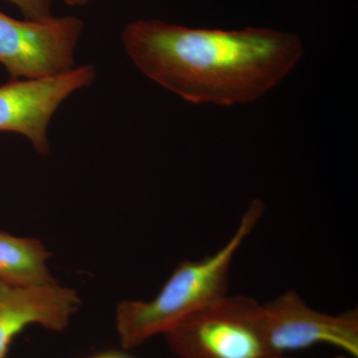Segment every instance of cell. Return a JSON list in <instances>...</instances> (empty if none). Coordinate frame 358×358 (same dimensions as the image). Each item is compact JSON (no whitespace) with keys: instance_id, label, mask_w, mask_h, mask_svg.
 <instances>
[{"instance_id":"6da1fadb","label":"cell","mask_w":358,"mask_h":358,"mask_svg":"<svg viewBox=\"0 0 358 358\" xmlns=\"http://www.w3.org/2000/svg\"><path fill=\"white\" fill-rule=\"evenodd\" d=\"M124 50L148 79L193 103H251L281 83L298 64L303 43L268 28L226 31L159 20L129 23Z\"/></svg>"},{"instance_id":"7a4b0ae2","label":"cell","mask_w":358,"mask_h":358,"mask_svg":"<svg viewBox=\"0 0 358 358\" xmlns=\"http://www.w3.org/2000/svg\"><path fill=\"white\" fill-rule=\"evenodd\" d=\"M265 205L253 200L228 243L201 261L179 264L154 300L120 303L117 327L124 348L166 334L178 322L227 294L233 259L262 218Z\"/></svg>"},{"instance_id":"3957f363","label":"cell","mask_w":358,"mask_h":358,"mask_svg":"<svg viewBox=\"0 0 358 358\" xmlns=\"http://www.w3.org/2000/svg\"><path fill=\"white\" fill-rule=\"evenodd\" d=\"M179 358H278L268 341L263 305L228 296L200 308L166 334Z\"/></svg>"},{"instance_id":"277c9868","label":"cell","mask_w":358,"mask_h":358,"mask_svg":"<svg viewBox=\"0 0 358 358\" xmlns=\"http://www.w3.org/2000/svg\"><path fill=\"white\" fill-rule=\"evenodd\" d=\"M84 29L74 16L17 20L0 11V64L13 79H43L75 68Z\"/></svg>"},{"instance_id":"5b68a950","label":"cell","mask_w":358,"mask_h":358,"mask_svg":"<svg viewBox=\"0 0 358 358\" xmlns=\"http://www.w3.org/2000/svg\"><path fill=\"white\" fill-rule=\"evenodd\" d=\"M91 65L43 79H13L0 86V131L26 136L39 154L50 150L47 129L66 99L95 79Z\"/></svg>"},{"instance_id":"8992f818","label":"cell","mask_w":358,"mask_h":358,"mask_svg":"<svg viewBox=\"0 0 358 358\" xmlns=\"http://www.w3.org/2000/svg\"><path fill=\"white\" fill-rule=\"evenodd\" d=\"M263 308L268 341L278 355L329 345L358 357L357 310L338 315L317 312L294 291L286 292Z\"/></svg>"},{"instance_id":"52a82bcc","label":"cell","mask_w":358,"mask_h":358,"mask_svg":"<svg viewBox=\"0 0 358 358\" xmlns=\"http://www.w3.org/2000/svg\"><path fill=\"white\" fill-rule=\"evenodd\" d=\"M79 305L76 292L57 282L21 287L0 280V358H6L14 339L31 324L63 331Z\"/></svg>"},{"instance_id":"ba28073f","label":"cell","mask_w":358,"mask_h":358,"mask_svg":"<svg viewBox=\"0 0 358 358\" xmlns=\"http://www.w3.org/2000/svg\"><path fill=\"white\" fill-rule=\"evenodd\" d=\"M50 257L43 244L32 238L0 232V280L13 286L54 284L46 261Z\"/></svg>"},{"instance_id":"9c48e42d","label":"cell","mask_w":358,"mask_h":358,"mask_svg":"<svg viewBox=\"0 0 358 358\" xmlns=\"http://www.w3.org/2000/svg\"><path fill=\"white\" fill-rule=\"evenodd\" d=\"M20 8L27 20H44L52 17V0H7Z\"/></svg>"},{"instance_id":"30bf717a","label":"cell","mask_w":358,"mask_h":358,"mask_svg":"<svg viewBox=\"0 0 358 358\" xmlns=\"http://www.w3.org/2000/svg\"><path fill=\"white\" fill-rule=\"evenodd\" d=\"M88 358H133L131 355L122 352H105L92 355Z\"/></svg>"},{"instance_id":"8fae6325","label":"cell","mask_w":358,"mask_h":358,"mask_svg":"<svg viewBox=\"0 0 358 358\" xmlns=\"http://www.w3.org/2000/svg\"><path fill=\"white\" fill-rule=\"evenodd\" d=\"M91 1L92 0H64L65 3L70 6H83Z\"/></svg>"},{"instance_id":"7c38bea8","label":"cell","mask_w":358,"mask_h":358,"mask_svg":"<svg viewBox=\"0 0 358 358\" xmlns=\"http://www.w3.org/2000/svg\"><path fill=\"white\" fill-rule=\"evenodd\" d=\"M278 358H288V357H285V355H282V357H278Z\"/></svg>"}]
</instances>
